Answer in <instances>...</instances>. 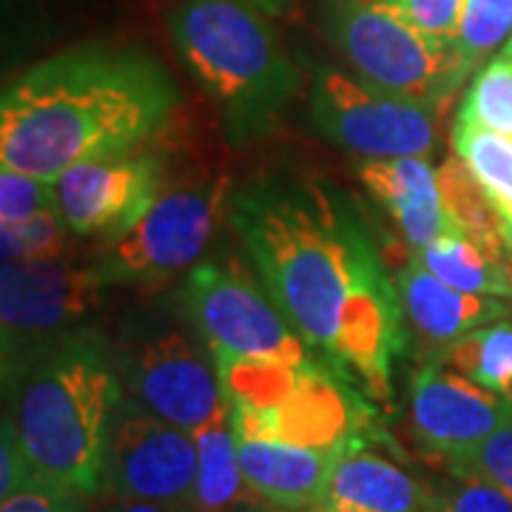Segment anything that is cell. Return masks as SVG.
I'll use <instances>...</instances> for the list:
<instances>
[{"mask_svg": "<svg viewBox=\"0 0 512 512\" xmlns=\"http://www.w3.org/2000/svg\"><path fill=\"white\" fill-rule=\"evenodd\" d=\"M228 220L313 356L387 402L407 319L396 279L348 197L316 180L271 177L234 191Z\"/></svg>", "mask_w": 512, "mask_h": 512, "instance_id": "6da1fadb", "label": "cell"}, {"mask_svg": "<svg viewBox=\"0 0 512 512\" xmlns=\"http://www.w3.org/2000/svg\"><path fill=\"white\" fill-rule=\"evenodd\" d=\"M177 100L171 74L140 49H66L3 89L0 165L55 183L83 160L146 146Z\"/></svg>", "mask_w": 512, "mask_h": 512, "instance_id": "7a4b0ae2", "label": "cell"}, {"mask_svg": "<svg viewBox=\"0 0 512 512\" xmlns=\"http://www.w3.org/2000/svg\"><path fill=\"white\" fill-rule=\"evenodd\" d=\"M3 396V421L32 470L100 498L111 424L126 399L106 336L83 328L3 367Z\"/></svg>", "mask_w": 512, "mask_h": 512, "instance_id": "3957f363", "label": "cell"}, {"mask_svg": "<svg viewBox=\"0 0 512 512\" xmlns=\"http://www.w3.org/2000/svg\"><path fill=\"white\" fill-rule=\"evenodd\" d=\"M271 20L251 0H180L168 15L180 60L237 146L268 134L299 92Z\"/></svg>", "mask_w": 512, "mask_h": 512, "instance_id": "277c9868", "label": "cell"}, {"mask_svg": "<svg viewBox=\"0 0 512 512\" xmlns=\"http://www.w3.org/2000/svg\"><path fill=\"white\" fill-rule=\"evenodd\" d=\"M328 35L359 77L430 111L473 74L453 40L427 35L370 0H339Z\"/></svg>", "mask_w": 512, "mask_h": 512, "instance_id": "5b68a950", "label": "cell"}, {"mask_svg": "<svg viewBox=\"0 0 512 512\" xmlns=\"http://www.w3.org/2000/svg\"><path fill=\"white\" fill-rule=\"evenodd\" d=\"M180 302L214 359L231 356L245 362L316 367L308 342L293 330L268 291H259L245 274L208 262L194 265L185 276Z\"/></svg>", "mask_w": 512, "mask_h": 512, "instance_id": "8992f818", "label": "cell"}, {"mask_svg": "<svg viewBox=\"0 0 512 512\" xmlns=\"http://www.w3.org/2000/svg\"><path fill=\"white\" fill-rule=\"evenodd\" d=\"M228 197V180L168 191L137 225L120 237L103 239L92 259L94 274L109 288H146L191 271L194 262H200Z\"/></svg>", "mask_w": 512, "mask_h": 512, "instance_id": "52a82bcc", "label": "cell"}, {"mask_svg": "<svg viewBox=\"0 0 512 512\" xmlns=\"http://www.w3.org/2000/svg\"><path fill=\"white\" fill-rule=\"evenodd\" d=\"M311 114L325 140L365 160L424 157L436 146V111L342 69H316Z\"/></svg>", "mask_w": 512, "mask_h": 512, "instance_id": "ba28073f", "label": "cell"}, {"mask_svg": "<svg viewBox=\"0 0 512 512\" xmlns=\"http://www.w3.org/2000/svg\"><path fill=\"white\" fill-rule=\"evenodd\" d=\"M106 282L92 265L66 259L3 262L0 268V350L3 367L63 336L89 328L106 302Z\"/></svg>", "mask_w": 512, "mask_h": 512, "instance_id": "9c48e42d", "label": "cell"}, {"mask_svg": "<svg viewBox=\"0 0 512 512\" xmlns=\"http://www.w3.org/2000/svg\"><path fill=\"white\" fill-rule=\"evenodd\" d=\"M197 464L194 433L157 419L126 396L111 424L103 495L194 507Z\"/></svg>", "mask_w": 512, "mask_h": 512, "instance_id": "30bf717a", "label": "cell"}, {"mask_svg": "<svg viewBox=\"0 0 512 512\" xmlns=\"http://www.w3.org/2000/svg\"><path fill=\"white\" fill-rule=\"evenodd\" d=\"M128 399L188 433L228 416L217 359L180 330H165L117 359Z\"/></svg>", "mask_w": 512, "mask_h": 512, "instance_id": "8fae6325", "label": "cell"}, {"mask_svg": "<svg viewBox=\"0 0 512 512\" xmlns=\"http://www.w3.org/2000/svg\"><path fill=\"white\" fill-rule=\"evenodd\" d=\"M163 160L143 148L66 168L55 183L57 208L77 237H120L163 197Z\"/></svg>", "mask_w": 512, "mask_h": 512, "instance_id": "7c38bea8", "label": "cell"}, {"mask_svg": "<svg viewBox=\"0 0 512 512\" xmlns=\"http://www.w3.org/2000/svg\"><path fill=\"white\" fill-rule=\"evenodd\" d=\"M512 421V399L495 396L456 370L427 362L410 387V427L419 444L447 467L470 458Z\"/></svg>", "mask_w": 512, "mask_h": 512, "instance_id": "4fadbf2b", "label": "cell"}, {"mask_svg": "<svg viewBox=\"0 0 512 512\" xmlns=\"http://www.w3.org/2000/svg\"><path fill=\"white\" fill-rule=\"evenodd\" d=\"M348 444L308 447L285 439L237 436V453L245 481L262 504L279 512H302L319 504L330 470Z\"/></svg>", "mask_w": 512, "mask_h": 512, "instance_id": "5bb4252c", "label": "cell"}, {"mask_svg": "<svg viewBox=\"0 0 512 512\" xmlns=\"http://www.w3.org/2000/svg\"><path fill=\"white\" fill-rule=\"evenodd\" d=\"M356 174L373 200L382 202L413 251L427 248L433 239L458 225L444 197L439 171L427 163V157L365 160Z\"/></svg>", "mask_w": 512, "mask_h": 512, "instance_id": "9a60e30c", "label": "cell"}, {"mask_svg": "<svg viewBox=\"0 0 512 512\" xmlns=\"http://www.w3.org/2000/svg\"><path fill=\"white\" fill-rule=\"evenodd\" d=\"M436 495L393 458L367 450L359 439L330 470L316 512H424Z\"/></svg>", "mask_w": 512, "mask_h": 512, "instance_id": "2e32d148", "label": "cell"}, {"mask_svg": "<svg viewBox=\"0 0 512 512\" xmlns=\"http://www.w3.org/2000/svg\"><path fill=\"white\" fill-rule=\"evenodd\" d=\"M396 288L402 299L404 319L410 328L441 350L458 342L461 336L498 322L507 316V305L495 296H476L447 285L436 276L421 256L413 251L410 259L396 271Z\"/></svg>", "mask_w": 512, "mask_h": 512, "instance_id": "e0dca14e", "label": "cell"}, {"mask_svg": "<svg viewBox=\"0 0 512 512\" xmlns=\"http://www.w3.org/2000/svg\"><path fill=\"white\" fill-rule=\"evenodd\" d=\"M421 262L447 285L476 296H512V248L478 239L464 225H453L427 248L416 251Z\"/></svg>", "mask_w": 512, "mask_h": 512, "instance_id": "ac0fdd59", "label": "cell"}, {"mask_svg": "<svg viewBox=\"0 0 512 512\" xmlns=\"http://www.w3.org/2000/svg\"><path fill=\"white\" fill-rule=\"evenodd\" d=\"M197 439V484H194V512H242L262 504L242 473L237 453V436L231 413L205 424L194 433Z\"/></svg>", "mask_w": 512, "mask_h": 512, "instance_id": "d6986e66", "label": "cell"}, {"mask_svg": "<svg viewBox=\"0 0 512 512\" xmlns=\"http://www.w3.org/2000/svg\"><path fill=\"white\" fill-rule=\"evenodd\" d=\"M453 148L464 168L473 174L481 194L493 205L501 234L512 248V137L456 120Z\"/></svg>", "mask_w": 512, "mask_h": 512, "instance_id": "ffe728a7", "label": "cell"}, {"mask_svg": "<svg viewBox=\"0 0 512 512\" xmlns=\"http://www.w3.org/2000/svg\"><path fill=\"white\" fill-rule=\"evenodd\" d=\"M436 359L495 396L512 399V322L498 319L476 328L447 345Z\"/></svg>", "mask_w": 512, "mask_h": 512, "instance_id": "44dd1931", "label": "cell"}, {"mask_svg": "<svg viewBox=\"0 0 512 512\" xmlns=\"http://www.w3.org/2000/svg\"><path fill=\"white\" fill-rule=\"evenodd\" d=\"M456 120L512 137V37L493 60L478 69Z\"/></svg>", "mask_w": 512, "mask_h": 512, "instance_id": "7402d4cb", "label": "cell"}, {"mask_svg": "<svg viewBox=\"0 0 512 512\" xmlns=\"http://www.w3.org/2000/svg\"><path fill=\"white\" fill-rule=\"evenodd\" d=\"M512 37V0H464L453 43L461 57L478 66Z\"/></svg>", "mask_w": 512, "mask_h": 512, "instance_id": "603a6c76", "label": "cell"}, {"mask_svg": "<svg viewBox=\"0 0 512 512\" xmlns=\"http://www.w3.org/2000/svg\"><path fill=\"white\" fill-rule=\"evenodd\" d=\"M74 231L60 211H46L32 220L0 225V256L3 262H43L63 259Z\"/></svg>", "mask_w": 512, "mask_h": 512, "instance_id": "cb8c5ba5", "label": "cell"}, {"mask_svg": "<svg viewBox=\"0 0 512 512\" xmlns=\"http://www.w3.org/2000/svg\"><path fill=\"white\" fill-rule=\"evenodd\" d=\"M92 501V495L35 473L18 490L0 495V512H94Z\"/></svg>", "mask_w": 512, "mask_h": 512, "instance_id": "d4e9b609", "label": "cell"}, {"mask_svg": "<svg viewBox=\"0 0 512 512\" xmlns=\"http://www.w3.org/2000/svg\"><path fill=\"white\" fill-rule=\"evenodd\" d=\"M46 211H60L55 185L3 165V171H0V225L32 220Z\"/></svg>", "mask_w": 512, "mask_h": 512, "instance_id": "484cf974", "label": "cell"}, {"mask_svg": "<svg viewBox=\"0 0 512 512\" xmlns=\"http://www.w3.org/2000/svg\"><path fill=\"white\" fill-rule=\"evenodd\" d=\"M453 476H476L512 495V421L478 447L476 453L450 467Z\"/></svg>", "mask_w": 512, "mask_h": 512, "instance_id": "4316f807", "label": "cell"}, {"mask_svg": "<svg viewBox=\"0 0 512 512\" xmlns=\"http://www.w3.org/2000/svg\"><path fill=\"white\" fill-rule=\"evenodd\" d=\"M444 493L433 498L436 512H512V495L476 476H453Z\"/></svg>", "mask_w": 512, "mask_h": 512, "instance_id": "83f0119b", "label": "cell"}, {"mask_svg": "<svg viewBox=\"0 0 512 512\" xmlns=\"http://www.w3.org/2000/svg\"><path fill=\"white\" fill-rule=\"evenodd\" d=\"M370 3L399 15L427 35L447 37V40H453L456 35L461 6H464V0H370Z\"/></svg>", "mask_w": 512, "mask_h": 512, "instance_id": "f1b7e54d", "label": "cell"}, {"mask_svg": "<svg viewBox=\"0 0 512 512\" xmlns=\"http://www.w3.org/2000/svg\"><path fill=\"white\" fill-rule=\"evenodd\" d=\"M32 476H35V470L23 456L12 424L3 421V430H0V495H9L12 490H18L20 484L29 481Z\"/></svg>", "mask_w": 512, "mask_h": 512, "instance_id": "f546056e", "label": "cell"}, {"mask_svg": "<svg viewBox=\"0 0 512 512\" xmlns=\"http://www.w3.org/2000/svg\"><path fill=\"white\" fill-rule=\"evenodd\" d=\"M97 512H194L185 504H154V501H126V498H109L97 507Z\"/></svg>", "mask_w": 512, "mask_h": 512, "instance_id": "4dcf8cb0", "label": "cell"}, {"mask_svg": "<svg viewBox=\"0 0 512 512\" xmlns=\"http://www.w3.org/2000/svg\"><path fill=\"white\" fill-rule=\"evenodd\" d=\"M268 18H285L293 9V0H251Z\"/></svg>", "mask_w": 512, "mask_h": 512, "instance_id": "1f68e13d", "label": "cell"}, {"mask_svg": "<svg viewBox=\"0 0 512 512\" xmlns=\"http://www.w3.org/2000/svg\"><path fill=\"white\" fill-rule=\"evenodd\" d=\"M242 512H279V510L268 507V504H254V507H248V510H242Z\"/></svg>", "mask_w": 512, "mask_h": 512, "instance_id": "d6a6232c", "label": "cell"}, {"mask_svg": "<svg viewBox=\"0 0 512 512\" xmlns=\"http://www.w3.org/2000/svg\"><path fill=\"white\" fill-rule=\"evenodd\" d=\"M424 512H436V510H433V504H430V507H427V510H424Z\"/></svg>", "mask_w": 512, "mask_h": 512, "instance_id": "836d02e7", "label": "cell"}, {"mask_svg": "<svg viewBox=\"0 0 512 512\" xmlns=\"http://www.w3.org/2000/svg\"><path fill=\"white\" fill-rule=\"evenodd\" d=\"M311 512H316V510H311Z\"/></svg>", "mask_w": 512, "mask_h": 512, "instance_id": "e575fe53", "label": "cell"}, {"mask_svg": "<svg viewBox=\"0 0 512 512\" xmlns=\"http://www.w3.org/2000/svg\"><path fill=\"white\" fill-rule=\"evenodd\" d=\"M94 512H97V510H94Z\"/></svg>", "mask_w": 512, "mask_h": 512, "instance_id": "d590c367", "label": "cell"}]
</instances>
